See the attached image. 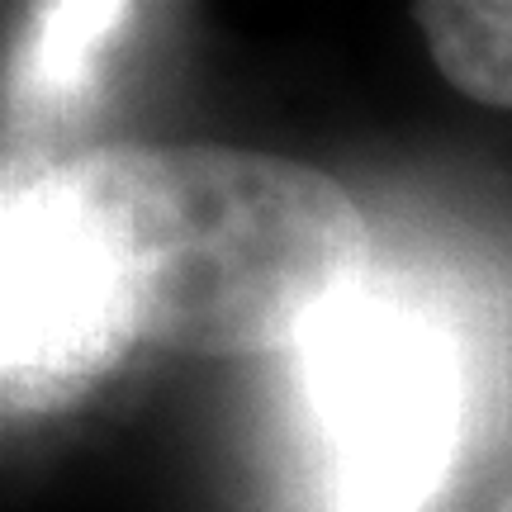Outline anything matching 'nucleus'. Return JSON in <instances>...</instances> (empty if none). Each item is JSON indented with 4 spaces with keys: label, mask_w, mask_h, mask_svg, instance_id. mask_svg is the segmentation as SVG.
<instances>
[{
    "label": "nucleus",
    "mask_w": 512,
    "mask_h": 512,
    "mask_svg": "<svg viewBox=\"0 0 512 512\" xmlns=\"http://www.w3.org/2000/svg\"><path fill=\"white\" fill-rule=\"evenodd\" d=\"M313 413L347 512H413L456 441V366L418 318L313 328Z\"/></svg>",
    "instance_id": "nucleus-2"
},
{
    "label": "nucleus",
    "mask_w": 512,
    "mask_h": 512,
    "mask_svg": "<svg viewBox=\"0 0 512 512\" xmlns=\"http://www.w3.org/2000/svg\"><path fill=\"white\" fill-rule=\"evenodd\" d=\"M494 512H512V489H508V494H503V503H498Z\"/></svg>",
    "instance_id": "nucleus-5"
},
{
    "label": "nucleus",
    "mask_w": 512,
    "mask_h": 512,
    "mask_svg": "<svg viewBox=\"0 0 512 512\" xmlns=\"http://www.w3.org/2000/svg\"><path fill=\"white\" fill-rule=\"evenodd\" d=\"M128 342L261 356L342 309L370 228L342 181L223 143H95L38 171Z\"/></svg>",
    "instance_id": "nucleus-1"
},
{
    "label": "nucleus",
    "mask_w": 512,
    "mask_h": 512,
    "mask_svg": "<svg viewBox=\"0 0 512 512\" xmlns=\"http://www.w3.org/2000/svg\"><path fill=\"white\" fill-rule=\"evenodd\" d=\"M133 347L38 176L5 195V408L81 394Z\"/></svg>",
    "instance_id": "nucleus-3"
},
{
    "label": "nucleus",
    "mask_w": 512,
    "mask_h": 512,
    "mask_svg": "<svg viewBox=\"0 0 512 512\" xmlns=\"http://www.w3.org/2000/svg\"><path fill=\"white\" fill-rule=\"evenodd\" d=\"M408 15L460 95L512 110V0H418Z\"/></svg>",
    "instance_id": "nucleus-4"
}]
</instances>
